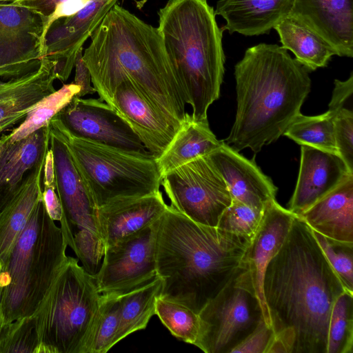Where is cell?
<instances>
[{
  "label": "cell",
  "mask_w": 353,
  "mask_h": 353,
  "mask_svg": "<svg viewBox=\"0 0 353 353\" xmlns=\"http://www.w3.org/2000/svg\"><path fill=\"white\" fill-rule=\"evenodd\" d=\"M344 291L312 230L294 214L263 276V292L274 334L292 330L293 353H327L332 308Z\"/></svg>",
  "instance_id": "obj_1"
},
{
  "label": "cell",
  "mask_w": 353,
  "mask_h": 353,
  "mask_svg": "<svg viewBox=\"0 0 353 353\" xmlns=\"http://www.w3.org/2000/svg\"><path fill=\"white\" fill-rule=\"evenodd\" d=\"M168 205L162 192L121 199L98 208V218L105 247L158 221Z\"/></svg>",
  "instance_id": "obj_23"
},
{
  "label": "cell",
  "mask_w": 353,
  "mask_h": 353,
  "mask_svg": "<svg viewBox=\"0 0 353 353\" xmlns=\"http://www.w3.org/2000/svg\"><path fill=\"white\" fill-rule=\"evenodd\" d=\"M308 71L282 46L248 48L234 67L236 112L223 141L237 152L257 153L276 141L301 113L311 88Z\"/></svg>",
  "instance_id": "obj_4"
},
{
  "label": "cell",
  "mask_w": 353,
  "mask_h": 353,
  "mask_svg": "<svg viewBox=\"0 0 353 353\" xmlns=\"http://www.w3.org/2000/svg\"><path fill=\"white\" fill-rule=\"evenodd\" d=\"M294 216V214L280 205L276 199L268 203L243 258L250 271L264 320L270 326V318L263 292V276L268 264L283 243Z\"/></svg>",
  "instance_id": "obj_21"
},
{
  "label": "cell",
  "mask_w": 353,
  "mask_h": 353,
  "mask_svg": "<svg viewBox=\"0 0 353 353\" xmlns=\"http://www.w3.org/2000/svg\"><path fill=\"white\" fill-rule=\"evenodd\" d=\"M353 92V73L345 81L334 80V88L328 107L341 109Z\"/></svg>",
  "instance_id": "obj_41"
},
{
  "label": "cell",
  "mask_w": 353,
  "mask_h": 353,
  "mask_svg": "<svg viewBox=\"0 0 353 353\" xmlns=\"http://www.w3.org/2000/svg\"><path fill=\"white\" fill-rule=\"evenodd\" d=\"M55 79L53 63L43 57L37 70L0 82V136L21 123L41 99L56 90Z\"/></svg>",
  "instance_id": "obj_22"
},
{
  "label": "cell",
  "mask_w": 353,
  "mask_h": 353,
  "mask_svg": "<svg viewBox=\"0 0 353 353\" xmlns=\"http://www.w3.org/2000/svg\"><path fill=\"white\" fill-rule=\"evenodd\" d=\"M194 345L205 353H231L264 319L253 279L243 263L225 287L199 313Z\"/></svg>",
  "instance_id": "obj_10"
},
{
  "label": "cell",
  "mask_w": 353,
  "mask_h": 353,
  "mask_svg": "<svg viewBox=\"0 0 353 353\" xmlns=\"http://www.w3.org/2000/svg\"><path fill=\"white\" fill-rule=\"evenodd\" d=\"M100 299L93 275L67 256L34 314L40 339L37 353H81Z\"/></svg>",
  "instance_id": "obj_7"
},
{
  "label": "cell",
  "mask_w": 353,
  "mask_h": 353,
  "mask_svg": "<svg viewBox=\"0 0 353 353\" xmlns=\"http://www.w3.org/2000/svg\"><path fill=\"white\" fill-rule=\"evenodd\" d=\"M39 345L35 314L6 324L0 336V353H37Z\"/></svg>",
  "instance_id": "obj_35"
},
{
  "label": "cell",
  "mask_w": 353,
  "mask_h": 353,
  "mask_svg": "<svg viewBox=\"0 0 353 353\" xmlns=\"http://www.w3.org/2000/svg\"><path fill=\"white\" fill-rule=\"evenodd\" d=\"M312 232L345 290L353 293V243L332 240L313 230Z\"/></svg>",
  "instance_id": "obj_36"
},
{
  "label": "cell",
  "mask_w": 353,
  "mask_h": 353,
  "mask_svg": "<svg viewBox=\"0 0 353 353\" xmlns=\"http://www.w3.org/2000/svg\"><path fill=\"white\" fill-rule=\"evenodd\" d=\"M263 210L232 199L231 204L222 213L217 228L252 238L263 216Z\"/></svg>",
  "instance_id": "obj_37"
},
{
  "label": "cell",
  "mask_w": 353,
  "mask_h": 353,
  "mask_svg": "<svg viewBox=\"0 0 353 353\" xmlns=\"http://www.w3.org/2000/svg\"><path fill=\"white\" fill-rule=\"evenodd\" d=\"M208 156L226 183L232 199L260 210L276 199L277 188L254 159H246L223 141Z\"/></svg>",
  "instance_id": "obj_20"
},
{
  "label": "cell",
  "mask_w": 353,
  "mask_h": 353,
  "mask_svg": "<svg viewBox=\"0 0 353 353\" xmlns=\"http://www.w3.org/2000/svg\"><path fill=\"white\" fill-rule=\"evenodd\" d=\"M273 336L272 327L261 319L254 330L231 353H265Z\"/></svg>",
  "instance_id": "obj_39"
},
{
  "label": "cell",
  "mask_w": 353,
  "mask_h": 353,
  "mask_svg": "<svg viewBox=\"0 0 353 353\" xmlns=\"http://www.w3.org/2000/svg\"><path fill=\"white\" fill-rule=\"evenodd\" d=\"M158 30L192 116L205 119L220 96L224 74L223 28L207 0H169L158 12Z\"/></svg>",
  "instance_id": "obj_5"
},
{
  "label": "cell",
  "mask_w": 353,
  "mask_h": 353,
  "mask_svg": "<svg viewBox=\"0 0 353 353\" xmlns=\"http://www.w3.org/2000/svg\"><path fill=\"white\" fill-rule=\"evenodd\" d=\"M290 16L327 42L339 57H353V0H294Z\"/></svg>",
  "instance_id": "obj_19"
},
{
  "label": "cell",
  "mask_w": 353,
  "mask_h": 353,
  "mask_svg": "<svg viewBox=\"0 0 353 353\" xmlns=\"http://www.w3.org/2000/svg\"><path fill=\"white\" fill-rule=\"evenodd\" d=\"M155 314L174 336L194 345L199 332V314L185 305L159 296Z\"/></svg>",
  "instance_id": "obj_34"
},
{
  "label": "cell",
  "mask_w": 353,
  "mask_h": 353,
  "mask_svg": "<svg viewBox=\"0 0 353 353\" xmlns=\"http://www.w3.org/2000/svg\"><path fill=\"white\" fill-rule=\"evenodd\" d=\"M44 20L18 5L0 6V77L13 79L37 70L43 56Z\"/></svg>",
  "instance_id": "obj_14"
},
{
  "label": "cell",
  "mask_w": 353,
  "mask_h": 353,
  "mask_svg": "<svg viewBox=\"0 0 353 353\" xmlns=\"http://www.w3.org/2000/svg\"><path fill=\"white\" fill-rule=\"evenodd\" d=\"M83 60L99 98L108 103L116 88L130 81L178 127L185 97L157 28L114 4L93 32Z\"/></svg>",
  "instance_id": "obj_2"
},
{
  "label": "cell",
  "mask_w": 353,
  "mask_h": 353,
  "mask_svg": "<svg viewBox=\"0 0 353 353\" xmlns=\"http://www.w3.org/2000/svg\"><path fill=\"white\" fill-rule=\"evenodd\" d=\"M296 215L327 239L353 243V175Z\"/></svg>",
  "instance_id": "obj_24"
},
{
  "label": "cell",
  "mask_w": 353,
  "mask_h": 353,
  "mask_svg": "<svg viewBox=\"0 0 353 353\" xmlns=\"http://www.w3.org/2000/svg\"><path fill=\"white\" fill-rule=\"evenodd\" d=\"M68 0H14L12 4L28 8L39 14L44 20L49 17L60 4Z\"/></svg>",
  "instance_id": "obj_42"
},
{
  "label": "cell",
  "mask_w": 353,
  "mask_h": 353,
  "mask_svg": "<svg viewBox=\"0 0 353 353\" xmlns=\"http://www.w3.org/2000/svg\"><path fill=\"white\" fill-rule=\"evenodd\" d=\"M340 110L328 107L325 113L317 116H305L300 113L283 135L301 145L338 154L334 140V119Z\"/></svg>",
  "instance_id": "obj_30"
},
{
  "label": "cell",
  "mask_w": 353,
  "mask_h": 353,
  "mask_svg": "<svg viewBox=\"0 0 353 353\" xmlns=\"http://www.w3.org/2000/svg\"><path fill=\"white\" fill-rule=\"evenodd\" d=\"M251 239L196 223L168 205L156 238L159 296L199 314L240 268Z\"/></svg>",
  "instance_id": "obj_3"
},
{
  "label": "cell",
  "mask_w": 353,
  "mask_h": 353,
  "mask_svg": "<svg viewBox=\"0 0 353 353\" xmlns=\"http://www.w3.org/2000/svg\"><path fill=\"white\" fill-rule=\"evenodd\" d=\"M222 143L210 130L208 119L197 120L187 112L172 141L156 158L161 176L195 159L208 155Z\"/></svg>",
  "instance_id": "obj_26"
},
{
  "label": "cell",
  "mask_w": 353,
  "mask_h": 353,
  "mask_svg": "<svg viewBox=\"0 0 353 353\" xmlns=\"http://www.w3.org/2000/svg\"><path fill=\"white\" fill-rule=\"evenodd\" d=\"M118 0H90L74 14L53 21L44 35L43 57L52 61L57 79L66 81L78 52Z\"/></svg>",
  "instance_id": "obj_15"
},
{
  "label": "cell",
  "mask_w": 353,
  "mask_h": 353,
  "mask_svg": "<svg viewBox=\"0 0 353 353\" xmlns=\"http://www.w3.org/2000/svg\"><path fill=\"white\" fill-rule=\"evenodd\" d=\"M43 165L44 162L32 172L18 196L0 214V259L3 268L36 204L43 196L41 181Z\"/></svg>",
  "instance_id": "obj_27"
},
{
  "label": "cell",
  "mask_w": 353,
  "mask_h": 353,
  "mask_svg": "<svg viewBox=\"0 0 353 353\" xmlns=\"http://www.w3.org/2000/svg\"><path fill=\"white\" fill-rule=\"evenodd\" d=\"M97 206L160 190L156 157L73 137L59 129Z\"/></svg>",
  "instance_id": "obj_8"
},
{
  "label": "cell",
  "mask_w": 353,
  "mask_h": 353,
  "mask_svg": "<svg viewBox=\"0 0 353 353\" xmlns=\"http://www.w3.org/2000/svg\"><path fill=\"white\" fill-rule=\"evenodd\" d=\"M75 77L74 83L80 88L79 92L76 94L77 97H83L86 94L96 92L91 85V76L90 71L83 60L82 49H81L75 59Z\"/></svg>",
  "instance_id": "obj_40"
},
{
  "label": "cell",
  "mask_w": 353,
  "mask_h": 353,
  "mask_svg": "<svg viewBox=\"0 0 353 353\" xmlns=\"http://www.w3.org/2000/svg\"><path fill=\"white\" fill-rule=\"evenodd\" d=\"M49 125L17 141L0 137V214L20 193L49 150Z\"/></svg>",
  "instance_id": "obj_16"
},
{
  "label": "cell",
  "mask_w": 353,
  "mask_h": 353,
  "mask_svg": "<svg viewBox=\"0 0 353 353\" xmlns=\"http://www.w3.org/2000/svg\"><path fill=\"white\" fill-rule=\"evenodd\" d=\"M159 219L105 248L101 265L93 275L101 294L121 295L157 276L156 238Z\"/></svg>",
  "instance_id": "obj_12"
},
{
  "label": "cell",
  "mask_w": 353,
  "mask_h": 353,
  "mask_svg": "<svg viewBox=\"0 0 353 353\" xmlns=\"http://www.w3.org/2000/svg\"><path fill=\"white\" fill-rule=\"evenodd\" d=\"M14 1V0H0V6L12 3Z\"/></svg>",
  "instance_id": "obj_46"
},
{
  "label": "cell",
  "mask_w": 353,
  "mask_h": 353,
  "mask_svg": "<svg viewBox=\"0 0 353 353\" xmlns=\"http://www.w3.org/2000/svg\"><path fill=\"white\" fill-rule=\"evenodd\" d=\"M2 270H3V263L0 259V336L3 329L5 326V320L3 313L2 308V291L3 288V281L2 276Z\"/></svg>",
  "instance_id": "obj_45"
},
{
  "label": "cell",
  "mask_w": 353,
  "mask_h": 353,
  "mask_svg": "<svg viewBox=\"0 0 353 353\" xmlns=\"http://www.w3.org/2000/svg\"><path fill=\"white\" fill-rule=\"evenodd\" d=\"M161 185L171 207L204 225L216 227L232 202L226 183L208 155L170 171Z\"/></svg>",
  "instance_id": "obj_11"
},
{
  "label": "cell",
  "mask_w": 353,
  "mask_h": 353,
  "mask_svg": "<svg viewBox=\"0 0 353 353\" xmlns=\"http://www.w3.org/2000/svg\"><path fill=\"white\" fill-rule=\"evenodd\" d=\"M161 288L162 280L157 276L148 283L119 295V324L115 344L147 327L150 319L155 314V303Z\"/></svg>",
  "instance_id": "obj_29"
},
{
  "label": "cell",
  "mask_w": 353,
  "mask_h": 353,
  "mask_svg": "<svg viewBox=\"0 0 353 353\" xmlns=\"http://www.w3.org/2000/svg\"><path fill=\"white\" fill-rule=\"evenodd\" d=\"M108 104L132 127L146 150L156 158L163 152L179 128L128 80L119 84Z\"/></svg>",
  "instance_id": "obj_17"
},
{
  "label": "cell",
  "mask_w": 353,
  "mask_h": 353,
  "mask_svg": "<svg viewBox=\"0 0 353 353\" xmlns=\"http://www.w3.org/2000/svg\"><path fill=\"white\" fill-rule=\"evenodd\" d=\"M119 313V295L101 294L98 309L81 353H105L115 345Z\"/></svg>",
  "instance_id": "obj_31"
},
{
  "label": "cell",
  "mask_w": 353,
  "mask_h": 353,
  "mask_svg": "<svg viewBox=\"0 0 353 353\" xmlns=\"http://www.w3.org/2000/svg\"><path fill=\"white\" fill-rule=\"evenodd\" d=\"M50 122L75 138L129 151L149 152L132 127L100 98L74 96Z\"/></svg>",
  "instance_id": "obj_13"
},
{
  "label": "cell",
  "mask_w": 353,
  "mask_h": 353,
  "mask_svg": "<svg viewBox=\"0 0 353 353\" xmlns=\"http://www.w3.org/2000/svg\"><path fill=\"white\" fill-rule=\"evenodd\" d=\"M282 47L290 50L295 59L308 70L326 67L334 49L322 38L303 24L288 16L274 28Z\"/></svg>",
  "instance_id": "obj_28"
},
{
  "label": "cell",
  "mask_w": 353,
  "mask_h": 353,
  "mask_svg": "<svg viewBox=\"0 0 353 353\" xmlns=\"http://www.w3.org/2000/svg\"><path fill=\"white\" fill-rule=\"evenodd\" d=\"M294 0H219L216 15L225 20L230 34L256 36L268 33L290 16Z\"/></svg>",
  "instance_id": "obj_25"
},
{
  "label": "cell",
  "mask_w": 353,
  "mask_h": 353,
  "mask_svg": "<svg viewBox=\"0 0 353 353\" xmlns=\"http://www.w3.org/2000/svg\"><path fill=\"white\" fill-rule=\"evenodd\" d=\"M334 140L338 154L353 172V112L341 108L334 119Z\"/></svg>",
  "instance_id": "obj_38"
},
{
  "label": "cell",
  "mask_w": 353,
  "mask_h": 353,
  "mask_svg": "<svg viewBox=\"0 0 353 353\" xmlns=\"http://www.w3.org/2000/svg\"><path fill=\"white\" fill-rule=\"evenodd\" d=\"M42 195L49 216L53 221L60 222L62 219V208L55 185L43 186Z\"/></svg>",
  "instance_id": "obj_43"
},
{
  "label": "cell",
  "mask_w": 353,
  "mask_h": 353,
  "mask_svg": "<svg viewBox=\"0 0 353 353\" xmlns=\"http://www.w3.org/2000/svg\"><path fill=\"white\" fill-rule=\"evenodd\" d=\"M48 125L56 191L62 208L60 228L68 246L74 251L83 268L94 275L100 267L105 248L98 207L62 134L50 123Z\"/></svg>",
  "instance_id": "obj_9"
},
{
  "label": "cell",
  "mask_w": 353,
  "mask_h": 353,
  "mask_svg": "<svg viewBox=\"0 0 353 353\" xmlns=\"http://www.w3.org/2000/svg\"><path fill=\"white\" fill-rule=\"evenodd\" d=\"M352 175L339 154L301 145L299 175L288 210L301 213Z\"/></svg>",
  "instance_id": "obj_18"
},
{
  "label": "cell",
  "mask_w": 353,
  "mask_h": 353,
  "mask_svg": "<svg viewBox=\"0 0 353 353\" xmlns=\"http://www.w3.org/2000/svg\"><path fill=\"white\" fill-rule=\"evenodd\" d=\"M80 88L73 81L63 84L58 90L41 99L17 128L9 134L13 141L23 139L49 124L51 119L63 109L76 94Z\"/></svg>",
  "instance_id": "obj_32"
},
{
  "label": "cell",
  "mask_w": 353,
  "mask_h": 353,
  "mask_svg": "<svg viewBox=\"0 0 353 353\" xmlns=\"http://www.w3.org/2000/svg\"><path fill=\"white\" fill-rule=\"evenodd\" d=\"M67 247L42 196L3 268L5 325L35 314L67 258Z\"/></svg>",
  "instance_id": "obj_6"
},
{
  "label": "cell",
  "mask_w": 353,
  "mask_h": 353,
  "mask_svg": "<svg viewBox=\"0 0 353 353\" xmlns=\"http://www.w3.org/2000/svg\"><path fill=\"white\" fill-rule=\"evenodd\" d=\"M43 172V186L55 185L54 159L52 152L50 148L45 157Z\"/></svg>",
  "instance_id": "obj_44"
},
{
  "label": "cell",
  "mask_w": 353,
  "mask_h": 353,
  "mask_svg": "<svg viewBox=\"0 0 353 353\" xmlns=\"http://www.w3.org/2000/svg\"><path fill=\"white\" fill-rule=\"evenodd\" d=\"M327 353H353V293L344 291L333 304Z\"/></svg>",
  "instance_id": "obj_33"
}]
</instances>
